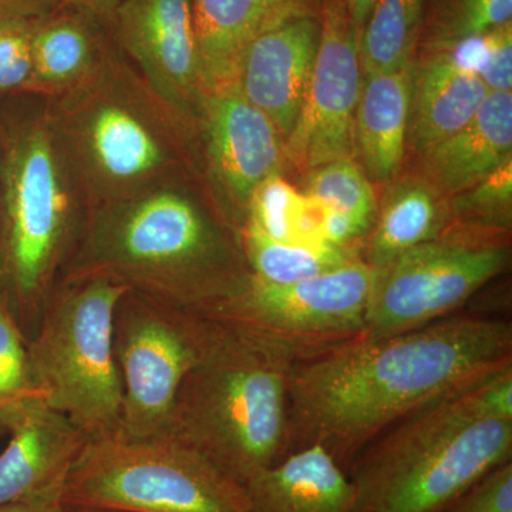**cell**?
Returning a JSON list of instances; mask_svg holds the SVG:
<instances>
[{
  "instance_id": "cell-1",
  "label": "cell",
  "mask_w": 512,
  "mask_h": 512,
  "mask_svg": "<svg viewBox=\"0 0 512 512\" xmlns=\"http://www.w3.org/2000/svg\"><path fill=\"white\" fill-rule=\"evenodd\" d=\"M512 365L510 320L451 315L355 340L292 366L289 447L319 446L348 473L380 434L424 404Z\"/></svg>"
},
{
  "instance_id": "cell-2",
  "label": "cell",
  "mask_w": 512,
  "mask_h": 512,
  "mask_svg": "<svg viewBox=\"0 0 512 512\" xmlns=\"http://www.w3.org/2000/svg\"><path fill=\"white\" fill-rule=\"evenodd\" d=\"M241 249L184 192L153 185L97 205L60 284L106 278L208 316L247 284Z\"/></svg>"
},
{
  "instance_id": "cell-3",
  "label": "cell",
  "mask_w": 512,
  "mask_h": 512,
  "mask_svg": "<svg viewBox=\"0 0 512 512\" xmlns=\"http://www.w3.org/2000/svg\"><path fill=\"white\" fill-rule=\"evenodd\" d=\"M211 322L210 340L175 397L168 436L245 485L291 453L293 363L264 343Z\"/></svg>"
},
{
  "instance_id": "cell-4",
  "label": "cell",
  "mask_w": 512,
  "mask_h": 512,
  "mask_svg": "<svg viewBox=\"0 0 512 512\" xmlns=\"http://www.w3.org/2000/svg\"><path fill=\"white\" fill-rule=\"evenodd\" d=\"M480 379L407 414L356 457L352 512H439L512 460V420L488 413Z\"/></svg>"
},
{
  "instance_id": "cell-5",
  "label": "cell",
  "mask_w": 512,
  "mask_h": 512,
  "mask_svg": "<svg viewBox=\"0 0 512 512\" xmlns=\"http://www.w3.org/2000/svg\"><path fill=\"white\" fill-rule=\"evenodd\" d=\"M73 204L56 131L43 121L13 138L3 165L0 293L28 342L35 335L55 278L72 255Z\"/></svg>"
},
{
  "instance_id": "cell-6",
  "label": "cell",
  "mask_w": 512,
  "mask_h": 512,
  "mask_svg": "<svg viewBox=\"0 0 512 512\" xmlns=\"http://www.w3.org/2000/svg\"><path fill=\"white\" fill-rule=\"evenodd\" d=\"M130 289L106 278L60 284L28 342L33 386L90 440L119 433L123 387L113 320Z\"/></svg>"
},
{
  "instance_id": "cell-7",
  "label": "cell",
  "mask_w": 512,
  "mask_h": 512,
  "mask_svg": "<svg viewBox=\"0 0 512 512\" xmlns=\"http://www.w3.org/2000/svg\"><path fill=\"white\" fill-rule=\"evenodd\" d=\"M62 503L126 512H255L245 485L171 436L89 440L67 476Z\"/></svg>"
},
{
  "instance_id": "cell-8",
  "label": "cell",
  "mask_w": 512,
  "mask_h": 512,
  "mask_svg": "<svg viewBox=\"0 0 512 512\" xmlns=\"http://www.w3.org/2000/svg\"><path fill=\"white\" fill-rule=\"evenodd\" d=\"M373 282L375 269L363 258L289 285L249 275L241 291L205 318L264 343L295 365L365 336Z\"/></svg>"
},
{
  "instance_id": "cell-9",
  "label": "cell",
  "mask_w": 512,
  "mask_h": 512,
  "mask_svg": "<svg viewBox=\"0 0 512 512\" xmlns=\"http://www.w3.org/2000/svg\"><path fill=\"white\" fill-rule=\"evenodd\" d=\"M211 330L205 316L138 292L124 293L113 320L114 359L123 387L116 436H168L175 397L204 352Z\"/></svg>"
},
{
  "instance_id": "cell-10",
  "label": "cell",
  "mask_w": 512,
  "mask_h": 512,
  "mask_svg": "<svg viewBox=\"0 0 512 512\" xmlns=\"http://www.w3.org/2000/svg\"><path fill=\"white\" fill-rule=\"evenodd\" d=\"M507 235L448 228L382 269L366 313V338L396 335L448 318L510 262Z\"/></svg>"
},
{
  "instance_id": "cell-11",
  "label": "cell",
  "mask_w": 512,
  "mask_h": 512,
  "mask_svg": "<svg viewBox=\"0 0 512 512\" xmlns=\"http://www.w3.org/2000/svg\"><path fill=\"white\" fill-rule=\"evenodd\" d=\"M127 90L107 77L104 63L67 94L63 136L99 205L153 187L171 163L163 119Z\"/></svg>"
},
{
  "instance_id": "cell-12",
  "label": "cell",
  "mask_w": 512,
  "mask_h": 512,
  "mask_svg": "<svg viewBox=\"0 0 512 512\" xmlns=\"http://www.w3.org/2000/svg\"><path fill=\"white\" fill-rule=\"evenodd\" d=\"M359 33L346 0H323L320 39L299 119L285 140V158L313 171L355 154L362 67Z\"/></svg>"
},
{
  "instance_id": "cell-13",
  "label": "cell",
  "mask_w": 512,
  "mask_h": 512,
  "mask_svg": "<svg viewBox=\"0 0 512 512\" xmlns=\"http://www.w3.org/2000/svg\"><path fill=\"white\" fill-rule=\"evenodd\" d=\"M111 20L161 109L184 119L201 107L192 0H123Z\"/></svg>"
},
{
  "instance_id": "cell-14",
  "label": "cell",
  "mask_w": 512,
  "mask_h": 512,
  "mask_svg": "<svg viewBox=\"0 0 512 512\" xmlns=\"http://www.w3.org/2000/svg\"><path fill=\"white\" fill-rule=\"evenodd\" d=\"M0 430L9 436L0 453V505L62 497L89 437L40 394L13 406L0 420Z\"/></svg>"
},
{
  "instance_id": "cell-15",
  "label": "cell",
  "mask_w": 512,
  "mask_h": 512,
  "mask_svg": "<svg viewBox=\"0 0 512 512\" xmlns=\"http://www.w3.org/2000/svg\"><path fill=\"white\" fill-rule=\"evenodd\" d=\"M201 110L212 173L232 205L247 215L255 188L279 174L285 140L234 84L205 93Z\"/></svg>"
},
{
  "instance_id": "cell-16",
  "label": "cell",
  "mask_w": 512,
  "mask_h": 512,
  "mask_svg": "<svg viewBox=\"0 0 512 512\" xmlns=\"http://www.w3.org/2000/svg\"><path fill=\"white\" fill-rule=\"evenodd\" d=\"M319 39L315 13L293 16L259 33L235 70L232 84L269 117L284 140L301 114Z\"/></svg>"
},
{
  "instance_id": "cell-17",
  "label": "cell",
  "mask_w": 512,
  "mask_h": 512,
  "mask_svg": "<svg viewBox=\"0 0 512 512\" xmlns=\"http://www.w3.org/2000/svg\"><path fill=\"white\" fill-rule=\"evenodd\" d=\"M312 8L313 0H192L202 93L234 83L239 59L259 33Z\"/></svg>"
},
{
  "instance_id": "cell-18",
  "label": "cell",
  "mask_w": 512,
  "mask_h": 512,
  "mask_svg": "<svg viewBox=\"0 0 512 512\" xmlns=\"http://www.w3.org/2000/svg\"><path fill=\"white\" fill-rule=\"evenodd\" d=\"M413 63L407 141L424 156L476 116L490 90L477 74L457 66L444 52Z\"/></svg>"
},
{
  "instance_id": "cell-19",
  "label": "cell",
  "mask_w": 512,
  "mask_h": 512,
  "mask_svg": "<svg viewBox=\"0 0 512 512\" xmlns=\"http://www.w3.org/2000/svg\"><path fill=\"white\" fill-rule=\"evenodd\" d=\"M431 185L463 194L512 158V92H491L476 116L424 154Z\"/></svg>"
},
{
  "instance_id": "cell-20",
  "label": "cell",
  "mask_w": 512,
  "mask_h": 512,
  "mask_svg": "<svg viewBox=\"0 0 512 512\" xmlns=\"http://www.w3.org/2000/svg\"><path fill=\"white\" fill-rule=\"evenodd\" d=\"M245 488L255 512H352L348 473L319 446L292 451Z\"/></svg>"
},
{
  "instance_id": "cell-21",
  "label": "cell",
  "mask_w": 512,
  "mask_h": 512,
  "mask_svg": "<svg viewBox=\"0 0 512 512\" xmlns=\"http://www.w3.org/2000/svg\"><path fill=\"white\" fill-rule=\"evenodd\" d=\"M414 63V62H413ZM413 63L392 72L365 74L357 104L355 150L367 177L392 180L407 143Z\"/></svg>"
},
{
  "instance_id": "cell-22",
  "label": "cell",
  "mask_w": 512,
  "mask_h": 512,
  "mask_svg": "<svg viewBox=\"0 0 512 512\" xmlns=\"http://www.w3.org/2000/svg\"><path fill=\"white\" fill-rule=\"evenodd\" d=\"M39 15L32 33L28 92L70 94L90 82L104 64L89 16L62 9Z\"/></svg>"
},
{
  "instance_id": "cell-23",
  "label": "cell",
  "mask_w": 512,
  "mask_h": 512,
  "mask_svg": "<svg viewBox=\"0 0 512 512\" xmlns=\"http://www.w3.org/2000/svg\"><path fill=\"white\" fill-rule=\"evenodd\" d=\"M450 222V208L434 185L420 180L394 185L376 212L363 261L382 269L409 249L441 237Z\"/></svg>"
},
{
  "instance_id": "cell-24",
  "label": "cell",
  "mask_w": 512,
  "mask_h": 512,
  "mask_svg": "<svg viewBox=\"0 0 512 512\" xmlns=\"http://www.w3.org/2000/svg\"><path fill=\"white\" fill-rule=\"evenodd\" d=\"M239 248L251 275L272 285L305 281L360 258L356 252L328 245L276 241L248 222L239 234Z\"/></svg>"
},
{
  "instance_id": "cell-25",
  "label": "cell",
  "mask_w": 512,
  "mask_h": 512,
  "mask_svg": "<svg viewBox=\"0 0 512 512\" xmlns=\"http://www.w3.org/2000/svg\"><path fill=\"white\" fill-rule=\"evenodd\" d=\"M424 0H377L360 33L363 73L392 72L414 62Z\"/></svg>"
},
{
  "instance_id": "cell-26",
  "label": "cell",
  "mask_w": 512,
  "mask_h": 512,
  "mask_svg": "<svg viewBox=\"0 0 512 512\" xmlns=\"http://www.w3.org/2000/svg\"><path fill=\"white\" fill-rule=\"evenodd\" d=\"M512 0H424L420 55L447 49L510 23Z\"/></svg>"
},
{
  "instance_id": "cell-27",
  "label": "cell",
  "mask_w": 512,
  "mask_h": 512,
  "mask_svg": "<svg viewBox=\"0 0 512 512\" xmlns=\"http://www.w3.org/2000/svg\"><path fill=\"white\" fill-rule=\"evenodd\" d=\"M305 194L329 211L352 218L369 235L376 218V195L369 177L353 158L333 161L313 170Z\"/></svg>"
},
{
  "instance_id": "cell-28",
  "label": "cell",
  "mask_w": 512,
  "mask_h": 512,
  "mask_svg": "<svg viewBox=\"0 0 512 512\" xmlns=\"http://www.w3.org/2000/svg\"><path fill=\"white\" fill-rule=\"evenodd\" d=\"M512 158L473 188L454 197L450 228L507 235L511 227Z\"/></svg>"
},
{
  "instance_id": "cell-29",
  "label": "cell",
  "mask_w": 512,
  "mask_h": 512,
  "mask_svg": "<svg viewBox=\"0 0 512 512\" xmlns=\"http://www.w3.org/2000/svg\"><path fill=\"white\" fill-rule=\"evenodd\" d=\"M33 394L39 393L30 379L28 339L0 293V420Z\"/></svg>"
},
{
  "instance_id": "cell-30",
  "label": "cell",
  "mask_w": 512,
  "mask_h": 512,
  "mask_svg": "<svg viewBox=\"0 0 512 512\" xmlns=\"http://www.w3.org/2000/svg\"><path fill=\"white\" fill-rule=\"evenodd\" d=\"M301 197L302 192L281 175H271L252 192L244 224L255 225L276 241L295 242V218Z\"/></svg>"
},
{
  "instance_id": "cell-31",
  "label": "cell",
  "mask_w": 512,
  "mask_h": 512,
  "mask_svg": "<svg viewBox=\"0 0 512 512\" xmlns=\"http://www.w3.org/2000/svg\"><path fill=\"white\" fill-rule=\"evenodd\" d=\"M37 16L16 15L0 20V94L28 92L32 76V33Z\"/></svg>"
},
{
  "instance_id": "cell-32",
  "label": "cell",
  "mask_w": 512,
  "mask_h": 512,
  "mask_svg": "<svg viewBox=\"0 0 512 512\" xmlns=\"http://www.w3.org/2000/svg\"><path fill=\"white\" fill-rule=\"evenodd\" d=\"M439 512H512V460L478 478Z\"/></svg>"
},
{
  "instance_id": "cell-33",
  "label": "cell",
  "mask_w": 512,
  "mask_h": 512,
  "mask_svg": "<svg viewBox=\"0 0 512 512\" xmlns=\"http://www.w3.org/2000/svg\"><path fill=\"white\" fill-rule=\"evenodd\" d=\"M485 59L478 77L490 92H508L512 87V22L485 35Z\"/></svg>"
},
{
  "instance_id": "cell-34",
  "label": "cell",
  "mask_w": 512,
  "mask_h": 512,
  "mask_svg": "<svg viewBox=\"0 0 512 512\" xmlns=\"http://www.w3.org/2000/svg\"><path fill=\"white\" fill-rule=\"evenodd\" d=\"M45 5H55L60 9L74 10L89 18L113 19L123 0H40Z\"/></svg>"
},
{
  "instance_id": "cell-35",
  "label": "cell",
  "mask_w": 512,
  "mask_h": 512,
  "mask_svg": "<svg viewBox=\"0 0 512 512\" xmlns=\"http://www.w3.org/2000/svg\"><path fill=\"white\" fill-rule=\"evenodd\" d=\"M0 512H63L62 497L33 498L0 505Z\"/></svg>"
},
{
  "instance_id": "cell-36",
  "label": "cell",
  "mask_w": 512,
  "mask_h": 512,
  "mask_svg": "<svg viewBox=\"0 0 512 512\" xmlns=\"http://www.w3.org/2000/svg\"><path fill=\"white\" fill-rule=\"evenodd\" d=\"M42 10L40 0H0V20L16 15H40Z\"/></svg>"
},
{
  "instance_id": "cell-37",
  "label": "cell",
  "mask_w": 512,
  "mask_h": 512,
  "mask_svg": "<svg viewBox=\"0 0 512 512\" xmlns=\"http://www.w3.org/2000/svg\"><path fill=\"white\" fill-rule=\"evenodd\" d=\"M376 3L377 0H346L349 18L352 20V25L355 26L359 36L363 28H365L367 19H369L370 13H372Z\"/></svg>"
},
{
  "instance_id": "cell-38",
  "label": "cell",
  "mask_w": 512,
  "mask_h": 512,
  "mask_svg": "<svg viewBox=\"0 0 512 512\" xmlns=\"http://www.w3.org/2000/svg\"><path fill=\"white\" fill-rule=\"evenodd\" d=\"M63 512H126L119 510H107V508H94V507H64Z\"/></svg>"
}]
</instances>
